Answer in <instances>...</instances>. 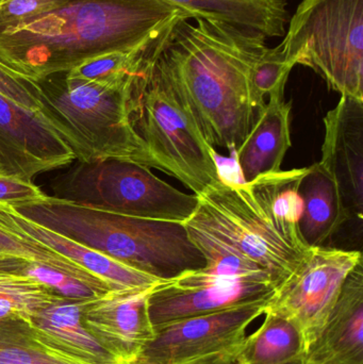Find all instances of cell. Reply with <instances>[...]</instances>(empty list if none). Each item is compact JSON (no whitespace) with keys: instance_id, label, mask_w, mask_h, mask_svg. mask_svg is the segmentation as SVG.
I'll return each mask as SVG.
<instances>
[{"instance_id":"obj_1","label":"cell","mask_w":363,"mask_h":364,"mask_svg":"<svg viewBox=\"0 0 363 364\" xmlns=\"http://www.w3.org/2000/svg\"><path fill=\"white\" fill-rule=\"evenodd\" d=\"M181 13L187 14L166 0H66L0 32V63L36 82L91 58L134 48Z\"/></svg>"},{"instance_id":"obj_2","label":"cell","mask_w":363,"mask_h":364,"mask_svg":"<svg viewBox=\"0 0 363 364\" xmlns=\"http://www.w3.org/2000/svg\"><path fill=\"white\" fill-rule=\"evenodd\" d=\"M266 38L256 32L208 21L181 18L163 55L202 134L213 147L236 151L258 109L251 66Z\"/></svg>"},{"instance_id":"obj_3","label":"cell","mask_w":363,"mask_h":364,"mask_svg":"<svg viewBox=\"0 0 363 364\" xmlns=\"http://www.w3.org/2000/svg\"><path fill=\"white\" fill-rule=\"evenodd\" d=\"M307 168L249 182L222 179L198 196L188 222L266 269L281 286L313 252L300 230L298 194Z\"/></svg>"},{"instance_id":"obj_4","label":"cell","mask_w":363,"mask_h":364,"mask_svg":"<svg viewBox=\"0 0 363 364\" xmlns=\"http://www.w3.org/2000/svg\"><path fill=\"white\" fill-rule=\"evenodd\" d=\"M11 205L25 218L162 282L206 265L183 223L121 215L47 194Z\"/></svg>"},{"instance_id":"obj_5","label":"cell","mask_w":363,"mask_h":364,"mask_svg":"<svg viewBox=\"0 0 363 364\" xmlns=\"http://www.w3.org/2000/svg\"><path fill=\"white\" fill-rule=\"evenodd\" d=\"M145 70L112 85L74 78L67 73L36 81L45 113L72 147L77 161L119 160L161 171L131 119L132 94Z\"/></svg>"},{"instance_id":"obj_6","label":"cell","mask_w":363,"mask_h":364,"mask_svg":"<svg viewBox=\"0 0 363 364\" xmlns=\"http://www.w3.org/2000/svg\"><path fill=\"white\" fill-rule=\"evenodd\" d=\"M131 119L162 172L194 194L223 179L215 147L202 134L163 53L136 80Z\"/></svg>"},{"instance_id":"obj_7","label":"cell","mask_w":363,"mask_h":364,"mask_svg":"<svg viewBox=\"0 0 363 364\" xmlns=\"http://www.w3.org/2000/svg\"><path fill=\"white\" fill-rule=\"evenodd\" d=\"M183 225L206 265L153 287L148 314L155 333L183 318L272 299L279 284L269 272L200 227L190 222Z\"/></svg>"},{"instance_id":"obj_8","label":"cell","mask_w":363,"mask_h":364,"mask_svg":"<svg viewBox=\"0 0 363 364\" xmlns=\"http://www.w3.org/2000/svg\"><path fill=\"white\" fill-rule=\"evenodd\" d=\"M281 46L328 89L363 100V0H302Z\"/></svg>"},{"instance_id":"obj_9","label":"cell","mask_w":363,"mask_h":364,"mask_svg":"<svg viewBox=\"0 0 363 364\" xmlns=\"http://www.w3.org/2000/svg\"><path fill=\"white\" fill-rule=\"evenodd\" d=\"M53 196L96 209L185 223L198 205V196L177 190L151 168L119 160L80 162L51 181Z\"/></svg>"},{"instance_id":"obj_10","label":"cell","mask_w":363,"mask_h":364,"mask_svg":"<svg viewBox=\"0 0 363 364\" xmlns=\"http://www.w3.org/2000/svg\"><path fill=\"white\" fill-rule=\"evenodd\" d=\"M269 301L183 318L156 331L134 364H234Z\"/></svg>"},{"instance_id":"obj_11","label":"cell","mask_w":363,"mask_h":364,"mask_svg":"<svg viewBox=\"0 0 363 364\" xmlns=\"http://www.w3.org/2000/svg\"><path fill=\"white\" fill-rule=\"evenodd\" d=\"M362 252L338 248H313L269 301L264 312H274L293 322L307 348L315 341L334 308L343 284Z\"/></svg>"},{"instance_id":"obj_12","label":"cell","mask_w":363,"mask_h":364,"mask_svg":"<svg viewBox=\"0 0 363 364\" xmlns=\"http://www.w3.org/2000/svg\"><path fill=\"white\" fill-rule=\"evenodd\" d=\"M76 155L48 117L0 94V161L10 175L33 182L70 166Z\"/></svg>"},{"instance_id":"obj_13","label":"cell","mask_w":363,"mask_h":364,"mask_svg":"<svg viewBox=\"0 0 363 364\" xmlns=\"http://www.w3.org/2000/svg\"><path fill=\"white\" fill-rule=\"evenodd\" d=\"M153 288L110 291L83 301L81 306V321L85 328L109 352L127 364H134L155 338L148 314V296Z\"/></svg>"},{"instance_id":"obj_14","label":"cell","mask_w":363,"mask_h":364,"mask_svg":"<svg viewBox=\"0 0 363 364\" xmlns=\"http://www.w3.org/2000/svg\"><path fill=\"white\" fill-rule=\"evenodd\" d=\"M322 168L332 177L350 220L363 216V100L341 96L324 117Z\"/></svg>"},{"instance_id":"obj_15","label":"cell","mask_w":363,"mask_h":364,"mask_svg":"<svg viewBox=\"0 0 363 364\" xmlns=\"http://www.w3.org/2000/svg\"><path fill=\"white\" fill-rule=\"evenodd\" d=\"M304 364H363V264L349 274Z\"/></svg>"},{"instance_id":"obj_16","label":"cell","mask_w":363,"mask_h":364,"mask_svg":"<svg viewBox=\"0 0 363 364\" xmlns=\"http://www.w3.org/2000/svg\"><path fill=\"white\" fill-rule=\"evenodd\" d=\"M0 225L12 227L38 240L47 247L104 280L113 291L153 288L162 282L158 278L117 262L92 248L25 218L9 203H0Z\"/></svg>"},{"instance_id":"obj_17","label":"cell","mask_w":363,"mask_h":364,"mask_svg":"<svg viewBox=\"0 0 363 364\" xmlns=\"http://www.w3.org/2000/svg\"><path fill=\"white\" fill-rule=\"evenodd\" d=\"M269 97L268 104L258 110L251 130L236 151L244 182L281 171L286 154L291 147L292 102L285 100V90Z\"/></svg>"},{"instance_id":"obj_18","label":"cell","mask_w":363,"mask_h":364,"mask_svg":"<svg viewBox=\"0 0 363 364\" xmlns=\"http://www.w3.org/2000/svg\"><path fill=\"white\" fill-rule=\"evenodd\" d=\"M83 301L60 299L28 322L49 346L89 364H127L109 352L81 321Z\"/></svg>"},{"instance_id":"obj_19","label":"cell","mask_w":363,"mask_h":364,"mask_svg":"<svg viewBox=\"0 0 363 364\" xmlns=\"http://www.w3.org/2000/svg\"><path fill=\"white\" fill-rule=\"evenodd\" d=\"M198 18L221 21L264 38L285 36L289 21L288 0H166Z\"/></svg>"},{"instance_id":"obj_20","label":"cell","mask_w":363,"mask_h":364,"mask_svg":"<svg viewBox=\"0 0 363 364\" xmlns=\"http://www.w3.org/2000/svg\"><path fill=\"white\" fill-rule=\"evenodd\" d=\"M298 194L300 233L310 247H322L350 220L338 186L318 162L307 168Z\"/></svg>"},{"instance_id":"obj_21","label":"cell","mask_w":363,"mask_h":364,"mask_svg":"<svg viewBox=\"0 0 363 364\" xmlns=\"http://www.w3.org/2000/svg\"><path fill=\"white\" fill-rule=\"evenodd\" d=\"M247 336L234 364H304L307 346L298 327L274 312Z\"/></svg>"},{"instance_id":"obj_22","label":"cell","mask_w":363,"mask_h":364,"mask_svg":"<svg viewBox=\"0 0 363 364\" xmlns=\"http://www.w3.org/2000/svg\"><path fill=\"white\" fill-rule=\"evenodd\" d=\"M0 364H89L47 344L28 321H0Z\"/></svg>"},{"instance_id":"obj_23","label":"cell","mask_w":363,"mask_h":364,"mask_svg":"<svg viewBox=\"0 0 363 364\" xmlns=\"http://www.w3.org/2000/svg\"><path fill=\"white\" fill-rule=\"evenodd\" d=\"M0 271L30 278L70 301H87L112 291L109 287L92 284L49 265L12 255L0 254Z\"/></svg>"},{"instance_id":"obj_24","label":"cell","mask_w":363,"mask_h":364,"mask_svg":"<svg viewBox=\"0 0 363 364\" xmlns=\"http://www.w3.org/2000/svg\"><path fill=\"white\" fill-rule=\"evenodd\" d=\"M60 299L63 297L30 278L0 271V321H29Z\"/></svg>"},{"instance_id":"obj_25","label":"cell","mask_w":363,"mask_h":364,"mask_svg":"<svg viewBox=\"0 0 363 364\" xmlns=\"http://www.w3.org/2000/svg\"><path fill=\"white\" fill-rule=\"evenodd\" d=\"M0 254L23 257V258L55 267L85 282L109 287L108 284L97 276L93 275L70 259L47 247L38 240L21 232L17 229L4 226V225H0Z\"/></svg>"},{"instance_id":"obj_26","label":"cell","mask_w":363,"mask_h":364,"mask_svg":"<svg viewBox=\"0 0 363 364\" xmlns=\"http://www.w3.org/2000/svg\"><path fill=\"white\" fill-rule=\"evenodd\" d=\"M296 65L288 59L281 44L270 48L264 43L254 58L251 66V87L258 109L266 105V96L285 90L290 73Z\"/></svg>"},{"instance_id":"obj_27","label":"cell","mask_w":363,"mask_h":364,"mask_svg":"<svg viewBox=\"0 0 363 364\" xmlns=\"http://www.w3.org/2000/svg\"><path fill=\"white\" fill-rule=\"evenodd\" d=\"M0 94L23 108L46 115L36 82L17 74L2 63H0Z\"/></svg>"},{"instance_id":"obj_28","label":"cell","mask_w":363,"mask_h":364,"mask_svg":"<svg viewBox=\"0 0 363 364\" xmlns=\"http://www.w3.org/2000/svg\"><path fill=\"white\" fill-rule=\"evenodd\" d=\"M66 0H0V32L50 12Z\"/></svg>"},{"instance_id":"obj_29","label":"cell","mask_w":363,"mask_h":364,"mask_svg":"<svg viewBox=\"0 0 363 364\" xmlns=\"http://www.w3.org/2000/svg\"><path fill=\"white\" fill-rule=\"evenodd\" d=\"M34 182L23 181L15 175L0 174V203L16 205L44 196Z\"/></svg>"},{"instance_id":"obj_30","label":"cell","mask_w":363,"mask_h":364,"mask_svg":"<svg viewBox=\"0 0 363 364\" xmlns=\"http://www.w3.org/2000/svg\"><path fill=\"white\" fill-rule=\"evenodd\" d=\"M0 174H8V173H6V168H4V166H2L1 161H0Z\"/></svg>"}]
</instances>
